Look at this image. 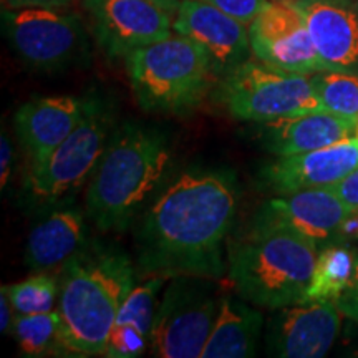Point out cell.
Wrapping results in <instances>:
<instances>
[{
    "instance_id": "obj_1",
    "label": "cell",
    "mask_w": 358,
    "mask_h": 358,
    "mask_svg": "<svg viewBox=\"0 0 358 358\" xmlns=\"http://www.w3.org/2000/svg\"><path fill=\"white\" fill-rule=\"evenodd\" d=\"M239 208V186L229 169L181 174L143 214L136 232L141 279L179 275L219 280L227 272L224 243Z\"/></svg>"
},
{
    "instance_id": "obj_2",
    "label": "cell",
    "mask_w": 358,
    "mask_h": 358,
    "mask_svg": "<svg viewBox=\"0 0 358 358\" xmlns=\"http://www.w3.org/2000/svg\"><path fill=\"white\" fill-rule=\"evenodd\" d=\"M136 266L118 245L92 241L58 277L60 348L64 355L105 353L120 307L134 287Z\"/></svg>"
},
{
    "instance_id": "obj_3",
    "label": "cell",
    "mask_w": 358,
    "mask_h": 358,
    "mask_svg": "<svg viewBox=\"0 0 358 358\" xmlns=\"http://www.w3.org/2000/svg\"><path fill=\"white\" fill-rule=\"evenodd\" d=\"M168 140L159 129L124 123L111 138L87 191V213L103 232L124 231L163 179Z\"/></svg>"
},
{
    "instance_id": "obj_4",
    "label": "cell",
    "mask_w": 358,
    "mask_h": 358,
    "mask_svg": "<svg viewBox=\"0 0 358 358\" xmlns=\"http://www.w3.org/2000/svg\"><path fill=\"white\" fill-rule=\"evenodd\" d=\"M319 248L306 237L272 222H250L227 248V279L236 294L259 308L302 303Z\"/></svg>"
},
{
    "instance_id": "obj_5",
    "label": "cell",
    "mask_w": 358,
    "mask_h": 358,
    "mask_svg": "<svg viewBox=\"0 0 358 358\" xmlns=\"http://www.w3.org/2000/svg\"><path fill=\"white\" fill-rule=\"evenodd\" d=\"M124 60L134 98L146 111L196 108L217 78L208 52L179 34L138 48Z\"/></svg>"
},
{
    "instance_id": "obj_6",
    "label": "cell",
    "mask_w": 358,
    "mask_h": 358,
    "mask_svg": "<svg viewBox=\"0 0 358 358\" xmlns=\"http://www.w3.org/2000/svg\"><path fill=\"white\" fill-rule=\"evenodd\" d=\"M214 98L232 118L243 122L267 123L324 110L312 75L274 69L257 58L245 60L222 75Z\"/></svg>"
},
{
    "instance_id": "obj_7",
    "label": "cell",
    "mask_w": 358,
    "mask_h": 358,
    "mask_svg": "<svg viewBox=\"0 0 358 358\" xmlns=\"http://www.w3.org/2000/svg\"><path fill=\"white\" fill-rule=\"evenodd\" d=\"M213 279L179 275L169 279L151 327L148 347L159 358H198L219 312Z\"/></svg>"
},
{
    "instance_id": "obj_8",
    "label": "cell",
    "mask_w": 358,
    "mask_h": 358,
    "mask_svg": "<svg viewBox=\"0 0 358 358\" xmlns=\"http://www.w3.org/2000/svg\"><path fill=\"white\" fill-rule=\"evenodd\" d=\"M113 113L100 98H88L80 123L69 136L32 166L29 191L34 198L53 201L77 189L92 171H95L111 138Z\"/></svg>"
},
{
    "instance_id": "obj_9",
    "label": "cell",
    "mask_w": 358,
    "mask_h": 358,
    "mask_svg": "<svg viewBox=\"0 0 358 358\" xmlns=\"http://www.w3.org/2000/svg\"><path fill=\"white\" fill-rule=\"evenodd\" d=\"M2 29L17 55L35 70H64L87 50L82 19L58 8H2Z\"/></svg>"
},
{
    "instance_id": "obj_10",
    "label": "cell",
    "mask_w": 358,
    "mask_h": 358,
    "mask_svg": "<svg viewBox=\"0 0 358 358\" xmlns=\"http://www.w3.org/2000/svg\"><path fill=\"white\" fill-rule=\"evenodd\" d=\"M250 50L257 60L292 73L327 70L307 22L290 0L271 2L249 24Z\"/></svg>"
},
{
    "instance_id": "obj_11",
    "label": "cell",
    "mask_w": 358,
    "mask_h": 358,
    "mask_svg": "<svg viewBox=\"0 0 358 358\" xmlns=\"http://www.w3.org/2000/svg\"><path fill=\"white\" fill-rule=\"evenodd\" d=\"M83 7L110 58H127L173 35L174 15L151 0H83Z\"/></svg>"
},
{
    "instance_id": "obj_12",
    "label": "cell",
    "mask_w": 358,
    "mask_h": 358,
    "mask_svg": "<svg viewBox=\"0 0 358 358\" xmlns=\"http://www.w3.org/2000/svg\"><path fill=\"white\" fill-rule=\"evenodd\" d=\"M340 327L342 313L330 301L277 308L267 325V352L280 358L325 357L338 337Z\"/></svg>"
},
{
    "instance_id": "obj_13",
    "label": "cell",
    "mask_w": 358,
    "mask_h": 358,
    "mask_svg": "<svg viewBox=\"0 0 358 358\" xmlns=\"http://www.w3.org/2000/svg\"><path fill=\"white\" fill-rule=\"evenodd\" d=\"M352 211L329 187L279 194L261 204L254 221L280 224L324 249L340 241V227Z\"/></svg>"
},
{
    "instance_id": "obj_14",
    "label": "cell",
    "mask_w": 358,
    "mask_h": 358,
    "mask_svg": "<svg viewBox=\"0 0 358 358\" xmlns=\"http://www.w3.org/2000/svg\"><path fill=\"white\" fill-rule=\"evenodd\" d=\"M173 30L208 52L217 77L249 60V52H252L245 24L204 0H181Z\"/></svg>"
},
{
    "instance_id": "obj_15",
    "label": "cell",
    "mask_w": 358,
    "mask_h": 358,
    "mask_svg": "<svg viewBox=\"0 0 358 358\" xmlns=\"http://www.w3.org/2000/svg\"><path fill=\"white\" fill-rule=\"evenodd\" d=\"M327 70L358 75V0H290Z\"/></svg>"
},
{
    "instance_id": "obj_16",
    "label": "cell",
    "mask_w": 358,
    "mask_h": 358,
    "mask_svg": "<svg viewBox=\"0 0 358 358\" xmlns=\"http://www.w3.org/2000/svg\"><path fill=\"white\" fill-rule=\"evenodd\" d=\"M358 168V141L355 136L335 145L280 156L264 166L261 178L277 194L329 187Z\"/></svg>"
},
{
    "instance_id": "obj_17",
    "label": "cell",
    "mask_w": 358,
    "mask_h": 358,
    "mask_svg": "<svg viewBox=\"0 0 358 358\" xmlns=\"http://www.w3.org/2000/svg\"><path fill=\"white\" fill-rule=\"evenodd\" d=\"M87 100L77 96H40L24 103L15 113V128L30 156L32 166L48 158L73 131L85 113Z\"/></svg>"
},
{
    "instance_id": "obj_18",
    "label": "cell",
    "mask_w": 358,
    "mask_h": 358,
    "mask_svg": "<svg viewBox=\"0 0 358 358\" xmlns=\"http://www.w3.org/2000/svg\"><path fill=\"white\" fill-rule=\"evenodd\" d=\"M355 118L317 110L264 123L262 143L272 155L280 158L335 145L355 136Z\"/></svg>"
},
{
    "instance_id": "obj_19",
    "label": "cell",
    "mask_w": 358,
    "mask_h": 358,
    "mask_svg": "<svg viewBox=\"0 0 358 358\" xmlns=\"http://www.w3.org/2000/svg\"><path fill=\"white\" fill-rule=\"evenodd\" d=\"M85 244L87 229L83 214L75 208L53 209L30 231L25 264L34 272L62 271Z\"/></svg>"
},
{
    "instance_id": "obj_20",
    "label": "cell",
    "mask_w": 358,
    "mask_h": 358,
    "mask_svg": "<svg viewBox=\"0 0 358 358\" xmlns=\"http://www.w3.org/2000/svg\"><path fill=\"white\" fill-rule=\"evenodd\" d=\"M243 297L224 295L203 358H249L256 355L264 317Z\"/></svg>"
},
{
    "instance_id": "obj_21",
    "label": "cell",
    "mask_w": 358,
    "mask_h": 358,
    "mask_svg": "<svg viewBox=\"0 0 358 358\" xmlns=\"http://www.w3.org/2000/svg\"><path fill=\"white\" fill-rule=\"evenodd\" d=\"M357 261L358 250L350 243L330 244L320 249L303 302L337 301L350 285Z\"/></svg>"
},
{
    "instance_id": "obj_22",
    "label": "cell",
    "mask_w": 358,
    "mask_h": 358,
    "mask_svg": "<svg viewBox=\"0 0 358 358\" xmlns=\"http://www.w3.org/2000/svg\"><path fill=\"white\" fill-rule=\"evenodd\" d=\"M10 332L19 343L22 353L27 357H43L50 352L62 353L58 312L15 315Z\"/></svg>"
},
{
    "instance_id": "obj_23",
    "label": "cell",
    "mask_w": 358,
    "mask_h": 358,
    "mask_svg": "<svg viewBox=\"0 0 358 358\" xmlns=\"http://www.w3.org/2000/svg\"><path fill=\"white\" fill-rule=\"evenodd\" d=\"M322 108L358 120V75L342 71H317L312 75Z\"/></svg>"
},
{
    "instance_id": "obj_24",
    "label": "cell",
    "mask_w": 358,
    "mask_h": 358,
    "mask_svg": "<svg viewBox=\"0 0 358 358\" xmlns=\"http://www.w3.org/2000/svg\"><path fill=\"white\" fill-rule=\"evenodd\" d=\"M166 282L164 277H150L145 284L133 287L128 297L120 307L118 317L115 325H133L150 340L151 327H153L156 310H158V294L163 284Z\"/></svg>"
},
{
    "instance_id": "obj_25",
    "label": "cell",
    "mask_w": 358,
    "mask_h": 358,
    "mask_svg": "<svg viewBox=\"0 0 358 358\" xmlns=\"http://www.w3.org/2000/svg\"><path fill=\"white\" fill-rule=\"evenodd\" d=\"M57 294L58 282L47 272H38L8 287V297L17 315L53 310Z\"/></svg>"
},
{
    "instance_id": "obj_26",
    "label": "cell",
    "mask_w": 358,
    "mask_h": 358,
    "mask_svg": "<svg viewBox=\"0 0 358 358\" xmlns=\"http://www.w3.org/2000/svg\"><path fill=\"white\" fill-rule=\"evenodd\" d=\"M148 337L133 325H115L111 330L103 357L136 358L145 353Z\"/></svg>"
},
{
    "instance_id": "obj_27",
    "label": "cell",
    "mask_w": 358,
    "mask_h": 358,
    "mask_svg": "<svg viewBox=\"0 0 358 358\" xmlns=\"http://www.w3.org/2000/svg\"><path fill=\"white\" fill-rule=\"evenodd\" d=\"M204 2L213 3L214 7L221 8L227 15L249 25L267 6L268 0H204Z\"/></svg>"
},
{
    "instance_id": "obj_28",
    "label": "cell",
    "mask_w": 358,
    "mask_h": 358,
    "mask_svg": "<svg viewBox=\"0 0 358 358\" xmlns=\"http://www.w3.org/2000/svg\"><path fill=\"white\" fill-rule=\"evenodd\" d=\"M330 191H334L350 211H358V168L348 173L345 178L340 179L338 182L329 186Z\"/></svg>"
},
{
    "instance_id": "obj_29",
    "label": "cell",
    "mask_w": 358,
    "mask_h": 358,
    "mask_svg": "<svg viewBox=\"0 0 358 358\" xmlns=\"http://www.w3.org/2000/svg\"><path fill=\"white\" fill-rule=\"evenodd\" d=\"M334 303L337 306L343 317H347V319H350L358 324V261L350 285H348L345 292L340 295Z\"/></svg>"
},
{
    "instance_id": "obj_30",
    "label": "cell",
    "mask_w": 358,
    "mask_h": 358,
    "mask_svg": "<svg viewBox=\"0 0 358 358\" xmlns=\"http://www.w3.org/2000/svg\"><path fill=\"white\" fill-rule=\"evenodd\" d=\"M12 156V143L2 129V136H0V158H2V161H0V186H2V189H6L8 179H10Z\"/></svg>"
},
{
    "instance_id": "obj_31",
    "label": "cell",
    "mask_w": 358,
    "mask_h": 358,
    "mask_svg": "<svg viewBox=\"0 0 358 358\" xmlns=\"http://www.w3.org/2000/svg\"><path fill=\"white\" fill-rule=\"evenodd\" d=\"M71 0H2V8H62Z\"/></svg>"
},
{
    "instance_id": "obj_32",
    "label": "cell",
    "mask_w": 358,
    "mask_h": 358,
    "mask_svg": "<svg viewBox=\"0 0 358 358\" xmlns=\"http://www.w3.org/2000/svg\"><path fill=\"white\" fill-rule=\"evenodd\" d=\"M12 310L13 307L10 297H8V287L2 285V289H0V332L2 334L10 332V327L13 322Z\"/></svg>"
},
{
    "instance_id": "obj_33",
    "label": "cell",
    "mask_w": 358,
    "mask_h": 358,
    "mask_svg": "<svg viewBox=\"0 0 358 358\" xmlns=\"http://www.w3.org/2000/svg\"><path fill=\"white\" fill-rule=\"evenodd\" d=\"M358 239V211L348 214L345 222L340 227V241L348 243V241Z\"/></svg>"
},
{
    "instance_id": "obj_34",
    "label": "cell",
    "mask_w": 358,
    "mask_h": 358,
    "mask_svg": "<svg viewBox=\"0 0 358 358\" xmlns=\"http://www.w3.org/2000/svg\"><path fill=\"white\" fill-rule=\"evenodd\" d=\"M151 2H155L156 6L163 7L164 10H168L169 13H173V15H176L178 8H179V3H181V0H151Z\"/></svg>"
},
{
    "instance_id": "obj_35",
    "label": "cell",
    "mask_w": 358,
    "mask_h": 358,
    "mask_svg": "<svg viewBox=\"0 0 358 358\" xmlns=\"http://www.w3.org/2000/svg\"><path fill=\"white\" fill-rule=\"evenodd\" d=\"M355 138H357V141H358V120H357V128H355Z\"/></svg>"
}]
</instances>
